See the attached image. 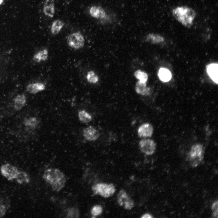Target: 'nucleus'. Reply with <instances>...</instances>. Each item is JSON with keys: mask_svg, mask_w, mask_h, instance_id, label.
<instances>
[{"mask_svg": "<svg viewBox=\"0 0 218 218\" xmlns=\"http://www.w3.org/2000/svg\"><path fill=\"white\" fill-rule=\"evenodd\" d=\"M42 177L55 191L58 192L65 186L66 179L64 173L60 170L51 168L46 170Z\"/></svg>", "mask_w": 218, "mask_h": 218, "instance_id": "obj_1", "label": "nucleus"}, {"mask_svg": "<svg viewBox=\"0 0 218 218\" xmlns=\"http://www.w3.org/2000/svg\"><path fill=\"white\" fill-rule=\"evenodd\" d=\"M172 12L175 19L185 27L190 28L192 25L196 12L192 8L185 6H179L173 9Z\"/></svg>", "mask_w": 218, "mask_h": 218, "instance_id": "obj_2", "label": "nucleus"}, {"mask_svg": "<svg viewBox=\"0 0 218 218\" xmlns=\"http://www.w3.org/2000/svg\"><path fill=\"white\" fill-rule=\"evenodd\" d=\"M204 150L203 146L197 144L193 145L187 154V160L193 167L197 166L202 161L204 157Z\"/></svg>", "mask_w": 218, "mask_h": 218, "instance_id": "obj_3", "label": "nucleus"}, {"mask_svg": "<svg viewBox=\"0 0 218 218\" xmlns=\"http://www.w3.org/2000/svg\"><path fill=\"white\" fill-rule=\"evenodd\" d=\"M92 189L94 195H99L104 198L112 196L116 191V188L112 183H100L93 185Z\"/></svg>", "mask_w": 218, "mask_h": 218, "instance_id": "obj_4", "label": "nucleus"}, {"mask_svg": "<svg viewBox=\"0 0 218 218\" xmlns=\"http://www.w3.org/2000/svg\"><path fill=\"white\" fill-rule=\"evenodd\" d=\"M91 15L94 18L99 19L102 23H107L111 21V17L106 11L100 6H93L89 10Z\"/></svg>", "mask_w": 218, "mask_h": 218, "instance_id": "obj_5", "label": "nucleus"}, {"mask_svg": "<svg viewBox=\"0 0 218 218\" xmlns=\"http://www.w3.org/2000/svg\"><path fill=\"white\" fill-rule=\"evenodd\" d=\"M67 41L69 46L75 49L82 48L84 43V37L79 32L70 35L68 37Z\"/></svg>", "mask_w": 218, "mask_h": 218, "instance_id": "obj_6", "label": "nucleus"}, {"mask_svg": "<svg viewBox=\"0 0 218 218\" xmlns=\"http://www.w3.org/2000/svg\"><path fill=\"white\" fill-rule=\"evenodd\" d=\"M117 202L118 205L123 206L126 210H130L134 206L133 201L124 190H120L117 195Z\"/></svg>", "mask_w": 218, "mask_h": 218, "instance_id": "obj_7", "label": "nucleus"}, {"mask_svg": "<svg viewBox=\"0 0 218 218\" xmlns=\"http://www.w3.org/2000/svg\"><path fill=\"white\" fill-rule=\"evenodd\" d=\"M139 148L141 152L146 155L153 154L156 148V144L152 140L144 139L140 140L139 143Z\"/></svg>", "mask_w": 218, "mask_h": 218, "instance_id": "obj_8", "label": "nucleus"}, {"mask_svg": "<svg viewBox=\"0 0 218 218\" xmlns=\"http://www.w3.org/2000/svg\"><path fill=\"white\" fill-rule=\"evenodd\" d=\"M0 171L2 176L9 180L15 179L19 171L15 167L9 164L2 165Z\"/></svg>", "mask_w": 218, "mask_h": 218, "instance_id": "obj_9", "label": "nucleus"}, {"mask_svg": "<svg viewBox=\"0 0 218 218\" xmlns=\"http://www.w3.org/2000/svg\"><path fill=\"white\" fill-rule=\"evenodd\" d=\"M154 129L150 124L146 123L141 125L137 130V134L140 137H149L152 135Z\"/></svg>", "mask_w": 218, "mask_h": 218, "instance_id": "obj_10", "label": "nucleus"}, {"mask_svg": "<svg viewBox=\"0 0 218 218\" xmlns=\"http://www.w3.org/2000/svg\"><path fill=\"white\" fill-rule=\"evenodd\" d=\"M83 135L86 140L88 141H93L95 140L98 138L100 134L94 127L89 126L84 129Z\"/></svg>", "mask_w": 218, "mask_h": 218, "instance_id": "obj_11", "label": "nucleus"}, {"mask_svg": "<svg viewBox=\"0 0 218 218\" xmlns=\"http://www.w3.org/2000/svg\"><path fill=\"white\" fill-rule=\"evenodd\" d=\"M135 90L138 94L143 96H147L150 94V89L146 87V82H141L140 81L136 84Z\"/></svg>", "mask_w": 218, "mask_h": 218, "instance_id": "obj_12", "label": "nucleus"}, {"mask_svg": "<svg viewBox=\"0 0 218 218\" xmlns=\"http://www.w3.org/2000/svg\"><path fill=\"white\" fill-rule=\"evenodd\" d=\"M26 101V98L24 94H18L15 98L13 103L14 108L16 111L22 109Z\"/></svg>", "mask_w": 218, "mask_h": 218, "instance_id": "obj_13", "label": "nucleus"}, {"mask_svg": "<svg viewBox=\"0 0 218 218\" xmlns=\"http://www.w3.org/2000/svg\"><path fill=\"white\" fill-rule=\"evenodd\" d=\"M45 86L41 83H36L29 84L27 87V91L31 94H35L45 90Z\"/></svg>", "mask_w": 218, "mask_h": 218, "instance_id": "obj_14", "label": "nucleus"}, {"mask_svg": "<svg viewBox=\"0 0 218 218\" xmlns=\"http://www.w3.org/2000/svg\"><path fill=\"white\" fill-rule=\"evenodd\" d=\"M208 74L211 79L218 83V65L217 64H212L207 68Z\"/></svg>", "mask_w": 218, "mask_h": 218, "instance_id": "obj_15", "label": "nucleus"}, {"mask_svg": "<svg viewBox=\"0 0 218 218\" xmlns=\"http://www.w3.org/2000/svg\"><path fill=\"white\" fill-rule=\"evenodd\" d=\"M23 124L27 128L33 130L38 126L39 121L36 117H31L25 119L23 122Z\"/></svg>", "mask_w": 218, "mask_h": 218, "instance_id": "obj_16", "label": "nucleus"}, {"mask_svg": "<svg viewBox=\"0 0 218 218\" xmlns=\"http://www.w3.org/2000/svg\"><path fill=\"white\" fill-rule=\"evenodd\" d=\"M158 75L160 79L164 82L169 81L172 77L170 71L168 69L163 68H161L159 69Z\"/></svg>", "mask_w": 218, "mask_h": 218, "instance_id": "obj_17", "label": "nucleus"}, {"mask_svg": "<svg viewBox=\"0 0 218 218\" xmlns=\"http://www.w3.org/2000/svg\"><path fill=\"white\" fill-rule=\"evenodd\" d=\"M16 181L19 184L29 183L30 179L28 174L23 171H18L15 178Z\"/></svg>", "mask_w": 218, "mask_h": 218, "instance_id": "obj_18", "label": "nucleus"}, {"mask_svg": "<svg viewBox=\"0 0 218 218\" xmlns=\"http://www.w3.org/2000/svg\"><path fill=\"white\" fill-rule=\"evenodd\" d=\"M64 25V23L59 20H55L53 22L51 28V33L53 35L58 34Z\"/></svg>", "mask_w": 218, "mask_h": 218, "instance_id": "obj_19", "label": "nucleus"}, {"mask_svg": "<svg viewBox=\"0 0 218 218\" xmlns=\"http://www.w3.org/2000/svg\"><path fill=\"white\" fill-rule=\"evenodd\" d=\"M48 56V51L46 49L41 51L34 55L33 60L37 62H39L41 61H45Z\"/></svg>", "mask_w": 218, "mask_h": 218, "instance_id": "obj_20", "label": "nucleus"}, {"mask_svg": "<svg viewBox=\"0 0 218 218\" xmlns=\"http://www.w3.org/2000/svg\"><path fill=\"white\" fill-rule=\"evenodd\" d=\"M79 120L82 122L87 123L91 121L92 119L91 115L85 110H80L78 113Z\"/></svg>", "mask_w": 218, "mask_h": 218, "instance_id": "obj_21", "label": "nucleus"}, {"mask_svg": "<svg viewBox=\"0 0 218 218\" xmlns=\"http://www.w3.org/2000/svg\"><path fill=\"white\" fill-rule=\"evenodd\" d=\"M134 75L136 78L141 82H146L148 79V75L146 73L140 70L135 71Z\"/></svg>", "mask_w": 218, "mask_h": 218, "instance_id": "obj_22", "label": "nucleus"}, {"mask_svg": "<svg viewBox=\"0 0 218 218\" xmlns=\"http://www.w3.org/2000/svg\"><path fill=\"white\" fill-rule=\"evenodd\" d=\"M147 41L153 43H158L163 40L162 37L156 34H150L148 35L147 38Z\"/></svg>", "mask_w": 218, "mask_h": 218, "instance_id": "obj_23", "label": "nucleus"}, {"mask_svg": "<svg viewBox=\"0 0 218 218\" xmlns=\"http://www.w3.org/2000/svg\"><path fill=\"white\" fill-rule=\"evenodd\" d=\"M43 12L46 15L53 17L55 12L54 5L44 6Z\"/></svg>", "mask_w": 218, "mask_h": 218, "instance_id": "obj_24", "label": "nucleus"}, {"mask_svg": "<svg viewBox=\"0 0 218 218\" xmlns=\"http://www.w3.org/2000/svg\"><path fill=\"white\" fill-rule=\"evenodd\" d=\"M86 78L88 81L92 83H96L99 79L98 76L92 71L88 72Z\"/></svg>", "mask_w": 218, "mask_h": 218, "instance_id": "obj_25", "label": "nucleus"}, {"mask_svg": "<svg viewBox=\"0 0 218 218\" xmlns=\"http://www.w3.org/2000/svg\"><path fill=\"white\" fill-rule=\"evenodd\" d=\"M80 215L78 209L72 208L69 209L67 214V217L78 218Z\"/></svg>", "mask_w": 218, "mask_h": 218, "instance_id": "obj_26", "label": "nucleus"}, {"mask_svg": "<svg viewBox=\"0 0 218 218\" xmlns=\"http://www.w3.org/2000/svg\"><path fill=\"white\" fill-rule=\"evenodd\" d=\"M103 212V208L101 206L97 205L94 206L91 210L92 215L94 217L100 215Z\"/></svg>", "mask_w": 218, "mask_h": 218, "instance_id": "obj_27", "label": "nucleus"}, {"mask_svg": "<svg viewBox=\"0 0 218 218\" xmlns=\"http://www.w3.org/2000/svg\"><path fill=\"white\" fill-rule=\"evenodd\" d=\"M212 216L214 218H218V201L213 202L211 206Z\"/></svg>", "mask_w": 218, "mask_h": 218, "instance_id": "obj_28", "label": "nucleus"}, {"mask_svg": "<svg viewBox=\"0 0 218 218\" xmlns=\"http://www.w3.org/2000/svg\"><path fill=\"white\" fill-rule=\"evenodd\" d=\"M6 208L5 205L0 201V218H2L5 215Z\"/></svg>", "mask_w": 218, "mask_h": 218, "instance_id": "obj_29", "label": "nucleus"}, {"mask_svg": "<svg viewBox=\"0 0 218 218\" xmlns=\"http://www.w3.org/2000/svg\"><path fill=\"white\" fill-rule=\"evenodd\" d=\"M54 5V0H46L44 6H48Z\"/></svg>", "mask_w": 218, "mask_h": 218, "instance_id": "obj_30", "label": "nucleus"}, {"mask_svg": "<svg viewBox=\"0 0 218 218\" xmlns=\"http://www.w3.org/2000/svg\"><path fill=\"white\" fill-rule=\"evenodd\" d=\"M153 217V216L149 213H145L141 217V218H152Z\"/></svg>", "mask_w": 218, "mask_h": 218, "instance_id": "obj_31", "label": "nucleus"}, {"mask_svg": "<svg viewBox=\"0 0 218 218\" xmlns=\"http://www.w3.org/2000/svg\"><path fill=\"white\" fill-rule=\"evenodd\" d=\"M3 0H0V5L2 3Z\"/></svg>", "mask_w": 218, "mask_h": 218, "instance_id": "obj_32", "label": "nucleus"}]
</instances>
